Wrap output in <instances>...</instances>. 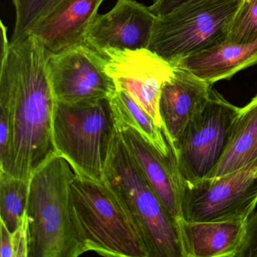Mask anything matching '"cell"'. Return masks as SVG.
Wrapping results in <instances>:
<instances>
[{
  "mask_svg": "<svg viewBox=\"0 0 257 257\" xmlns=\"http://www.w3.org/2000/svg\"><path fill=\"white\" fill-rule=\"evenodd\" d=\"M76 176L70 161L57 153L31 177L28 257H77L88 251L70 199V185Z\"/></svg>",
  "mask_w": 257,
  "mask_h": 257,
  "instance_id": "cell-2",
  "label": "cell"
},
{
  "mask_svg": "<svg viewBox=\"0 0 257 257\" xmlns=\"http://www.w3.org/2000/svg\"><path fill=\"white\" fill-rule=\"evenodd\" d=\"M104 181L127 207L150 257H185L180 224L143 175L118 129L105 170Z\"/></svg>",
  "mask_w": 257,
  "mask_h": 257,
  "instance_id": "cell-4",
  "label": "cell"
},
{
  "mask_svg": "<svg viewBox=\"0 0 257 257\" xmlns=\"http://www.w3.org/2000/svg\"><path fill=\"white\" fill-rule=\"evenodd\" d=\"M117 132L109 97L55 103L53 137L57 153L65 156L80 175L103 182Z\"/></svg>",
  "mask_w": 257,
  "mask_h": 257,
  "instance_id": "cell-5",
  "label": "cell"
},
{
  "mask_svg": "<svg viewBox=\"0 0 257 257\" xmlns=\"http://www.w3.org/2000/svg\"><path fill=\"white\" fill-rule=\"evenodd\" d=\"M49 56L31 34L2 48L0 121L7 123L10 137L0 153V171L17 178L31 180L57 153Z\"/></svg>",
  "mask_w": 257,
  "mask_h": 257,
  "instance_id": "cell-1",
  "label": "cell"
},
{
  "mask_svg": "<svg viewBox=\"0 0 257 257\" xmlns=\"http://www.w3.org/2000/svg\"><path fill=\"white\" fill-rule=\"evenodd\" d=\"M240 0H202L156 17L148 49L171 64L226 40Z\"/></svg>",
  "mask_w": 257,
  "mask_h": 257,
  "instance_id": "cell-6",
  "label": "cell"
},
{
  "mask_svg": "<svg viewBox=\"0 0 257 257\" xmlns=\"http://www.w3.org/2000/svg\"><path fill=\"white\" fill-rule=\"evenodd\" d=\"M118 126H129L141 132L158 150L165 154L173 151L162 127L126 91L116 90L109 97Z\"/></svg>",
  "mask_w": 257,
  "mask_h": 257,
  "instance_id": "cell-18",
  "label": "cell"
},
{
  "mask_svg": "<svg viewBox=\"0 0 257 257\" xmlns=\"http://www.w3.org/2000/svg\"><path fill=\"white\" fill-rule=\"evenodd\" d=\"M246 221H182L185 257H237L243 246Z\"/></svg>",
  "mask_w": 257,
  "mask_h": 257,
  "instance_id": "cell-15",
  "label": "cell"
},
{
  "mask_svg": "<svg viewBox=\"0 0 257 257\" xmlns=\"http://www.w3.org/2000/svg\"><path fill=\"white\" fill-rule=\"evenodd\" d=\"M257 41V0H240L225 42L249 44Z\"/></svg>",
  "mask_w": 257,
  "mask_h": 257,
  "instance_id": "cell-21",
  "label": "cell"
},
{
  "mask_svg": "<svg viewBox=\"0 0 257 257\" xmlns=\"http://www.w3.org/2000/svg\"><path fill=\"white\" fill-rule=\"evenodd\" d=\"M257 159V94L240 108L228 145L213 171L205 179L229 174Z\"/></svg>",
  "mask_w": 257,
  "mask_h": 257,
  "instance_id": "cell-17",
  "label": "cell"
},
{
  "mask_svg": "<svg viewBox=\"0 0 257 257\" xmlns=\"http://www.w3.org/2000/svg\"><path fill=\"white\" fill-rule=\"evenodd\" d=\"M104 0H61L29 34L36 37L49 55L85 44L91 24Z\"/></svg>",
  "mask_w": 257,
  "mask_h": 257,
  "instance_id": "cell-14",
  "label": "cell"
},
{
  "mask_svg": "<svg viewBox=\"0 0 257 257\" xmlns=\"http://www.w3.org/2000/svg\"><path fill=\"white\" fill-rule=\"evenodd\" d=\"M116 90L128 93L162 127L159 101L164 83L174 75V67L148 49H106L100 52Z\"/></svg>",
  "mask_w": 257,
  "mask_h": 257,
  "instance_id": "cell-10",
  "label": "cell"
},
{
  "mask_svg": "<svg viewBox=\"0 0 257 257\" xmlns=\"http://www.w3.org/2000/svg\"><path fill=\"white\" fill-rule=\"evenodd\" d=\"M237 257H257V210L246 219L244 240Z\"/></svg>",
  "mask_w": 257,
  "mask_h": 257,
  "instance_id": "cell-22",
  "label": "cell"
},
{
  "mask_svg": "<svg viewBox=\"0 0 257 257\" xmlns=\"http://www.w3.org/2000/svg\"><path fill=\"white\" fill-rule=\"evenodd\" d=\"M30 180L17 178L0 171V216L11 233L26 218Z\"/></svg>",
  "mask_w": 257,
  "mask_h": 257,
  "instance_id": "cell-19",
  "label": "cell"
},
{
  "mask_svg": "<svg viewBox=\"0 0 257 257\" xmlns=\"http://www.w3.org/2000/svg\"><path fill=\"white\" fill-rule=\"evenodd\" d=\"M257 204V159L222 177L183 183V220L246 221Z\"/></svg>",
  "mask_w": 257,
  "mask_h": 257,
  "instance_id": "cell-8",
  "label": "cell"
},
{
  "mask_svg": "<svg viewBox=\"0 0 257 257\" xmlns=\"http://www.w3.org/2000/svg\"><path fill=\"white\" fill-rule=\"evenodd\" d=\"M16 23L10 43H14L31 32L37 23L47 16L61 0H13Z\"/></svg>",
  "mask_w": 257,
  "mask_h": 257,
  "instance_id": "cell-20",
  "label": "cell"
},
{
  "mask_svg": "<svg viewBox=\"0 0 257 257\" xmlns=\"http://www.w3.org/2000/svg\"><path fill=\"white\" fill-rule=\"evenodd\" d=\"M131 156L146 180L179 224L183 221V180L174 152L165 154L141 132L129 126H118Z\"/></svg>",
  "mask_w": 257,
  "mask_h": 257,
  "instance_id": "cell-12",
  "label": "cell"
},
{
  "mask_svg": "<svg viewBox=\"0 0 257 257\" xmlns=\"http://www.w3.org/2000/svg\"><path fill=\"white\" fill-rule=\"evenodd\" d=\"M70 190L75 220L88 251L109 256L150 257L127 207L104 180L76 173Z\"/></svg>",
  "mask_w": 257,
  "mask_h": 257,
  "instance_id": "cell-3",
  "label": "cell"
},
{
  "mask_svg": "<svg viewBox=\"0 0 257 257\" xmlns=\"http://www.w3.org/2000/svg\"><path fill=\"white\" fill-rule=\"evenodd\" d=\"M171 64L191 72L212 85L229 80L238 72L257 64V41L249 44L225 41Z\"/></svg>",
  "mask_w": 257,
  "mask_h": 257,
  "instance_id": "cell-16",
  "label": "cell"
},
{
  "mask_svg": "<svg viewBox=\"0 0 257 257\" xmlns=\"http://www.w3.org/2000/svg\"><path fill=\"white\" fill-rule=\"evenodd\" d=\"M0 237H1V249L0 256L13 257V234L9 231L3 222L0 224Z\"/></svg>",
  "mask_w": 257,
  "mask_h": 257,
  "instance_id": "cell-25",
  "label": "cell"
},
{
  "mask_svg": "<svg viewBox=\"0 0 257 257\" xmlns=\"http://www.w3.org/2000/svg\"><path fill=\"white\" fill-rule=\"evenodd\" d=\"M156 19L150 7L135 0H117L109 13L94 19L85 43L100 53L106 49H148Z\"/></svg>",
  "mask_w": 257,
  "mask_h": 257,
  "instance_id": "cell-11",
  "label": "cell"
},
{
  "mask_svg": "<svg viewBox=\"0 0 257 257\" xmlns=\"http://www.w3.org/2000/svg\"><path fill=\"white\" fill-rule=\"evenodd\" d=\"M211 88V85L191 72L174 67V75L164 83L159 101L162 130L171 147L205 107Z\"/></svg>",
  "mask_w": 257,
  "mask_h": 257,
  "instance_id": "cell-13",
  "label": "cell"
},
{
  "mask_svg": "<svg viewBox=\"0 0 257 257\" xmlns=\"http://www.w3.org/2000/svg\"><path fill=\"white\" fill-rule=\"evenodd\" d=\"M199 1L202 0H155L150 10L156 17H162L185 6Z\"/></svg>",
  "mask_w": 257,
  "mask_h": 257,
  "instance_id": "cell-23",
  "label": "cell"
},
{
  "mask_svg": "<svg viewBox=\"0 0 257 257\" xmlns=\"http://www.w3.org/2000/svg\"><path fill=\"white\" fill-rule=\"evenodd\" d=\"M48 64L56 101H91L110 97L116 91L104 57L86 43L49 55Z\"/></svg>",
  "mask_w": 257,
  "mask_h": 257,
  "instance_id": "cell-9",
  "label": "cell"
},
{
  "mask_svg": "<svg viewBox=\"0 0 257 257\" xmlns=\"http://www.w3.org/2000/svg\"><path fill=\"white\" fill-rule=\"evenodd\" d=\"M13 234V257H28V232L27 217Z\"/></svg>",
  "mask_w": 257,
  "mask_h": 257,
  "instance_id": "cell-24",
  "label": "cell"
},
{
  "mask_svg": "<svg viewBox=\"0 0 257 257\" xmlns=\"http://www.w3.org/2000/svg\"><path fill=\"white\" fill-rule=\"evenodd\" d=\"M239 111L211 88L205 107L172 147L183 183L195 184L213 171L228 145Z\"/></svg>",
  "mask_w": 257,
  "mask_h": 257,
  "instance_id": "cell-7",
  "label": "cell"
}]
</instances>
